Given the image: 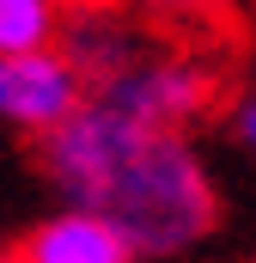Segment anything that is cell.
Listing matches in <instances>:
<instances>
[{
    "instance_id": "6da1fadb",
    "label": "cell",
    "mask_w": 256,
    "mask_h": 263,
    "mask_svg": "<svg viewBox=\"0 0 256 263\" xmlns=\"http://www.w3.org/2000/svg\"><path fill=\"white\" fill-rule=\"evenodd\" d=\"M37 147L61 202L104 208L146 263L195 251L220 220V190L189 129H153L98 92H86L61 129L37 135Z\"/></svg>"
},
{
    "instance_id": "7a4b0ae2",
    "label": "cell",
    "mask_w": 256,
    "mask_h": 263,
    "mask_svg": "<svg viewBox=\"0 0 256 263\" xmlns=\"http://www.w3.org/2000/svg\"><path fill=\"white\" fill-rule=\"evenodd\" d=\"M92 92L110 98L128 117L153 123V129H189V123L207 117V104L220 92V73H214L207 55H195V49H159V43H146L116 80H104Z\"/></svg>"
},
{
    "instance_id": "3957f363",
    "label": "cell",
    "mask_w": 256,
    "mask_h": 263,
    "mask_svg": "<svg viewBox=\"0 0 256 263\" xmlns=\"http://www.w3.org/2000/svg\"><path fill=\"white\" fill-rule=\"evenodd\" d=\"M25 263H146V251L128 239L104 208L61 202L25 233Z\"/></svg>"
},
{
    "instance_id": "277c9868",
    "label": "cell",
    "mask_w": 256,
    "mask_h": 263,
    "mask_svg": "<svg viewBox=\"0 0 256 263\" xmlns=\"http://www.w3.org/2000/svg\"><path fill=\"white\" fill-rule=\"evenodd\" d=\"M146 43H153V37L140 31L134 12H116V6H73L55 49L79 67L86 86H104V80H116V73H122Z\"/></svg>"
},
{
    "instance_id": "5b68a950",
    "label": "cell",
    "mask_w": 256,
    "mask_h": 263,
    "mask_svg": "<svg viewBox=\"0 0 256 263\" xmlns=\"http://www.w3.org/2000/svg\"><path fill=\"white\" fill-rule=\"evenodd\" d=\"M67 25V0H0V55L55 49Z\"/></svg>"
},
{
    "instance_id": "8992f818",
    "label": "cell",
    "mask_w": 256,
    "mask_h": 263,
    "mask_svg": "<svg viewBox=\"0 0 256 263\" xmlns=\"http://www.w3.org/2000/svg\"><path fill=\"white\" fill-rule=\"evenodd\" d=\"M220 129H226V141H232L238 153H256V86H238V92L226 98Z\"/></svg>"
},
{
    "instance_id": "52a82bcc",
    "label": "cell",
    "mask_w": 256,
    "mask_h": 263,
    "mask_svg": "<svg viewBox=\"0 0 256 263\" xmlns=\"http://www.w3.org/2000/svg\"><path fill=\"white\" fill-rule=\"evenodd\" d=\"M140 12H153V18H183V12H195L201 0H134Z\"/></svg>"
},
{
    "instance_id": "ba28073f",
    "label": "cell",
    "mask_w": 256,
    "mask_h": 263,
    "mask_svg": "<svg viewBox=\"0 0 256 263\" xmlns=\"http://www.w3.org/2000/svg\"><path fill=\"white\" fill-rule=\"evenodd\" d=\"M6 86H12V55H0V117H6Z\"/></svg>"
},
{
    "instance_id": "9c48e42d",
    "label": "cell",
    "mask_w": 256,
    "mask_h": 263,
    "mask_svg": "<svg viewBox=\"0 0 256 263\" xmlns=\"http://www.w3.org/2000/svg\"><path fill=\"white\" fill-rule=\"evenodd\" d=\"M0 263H25V251H0Z\"/></svg>"
}]
</instances>
